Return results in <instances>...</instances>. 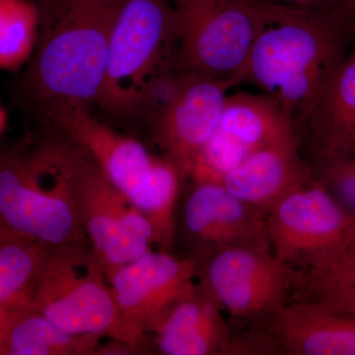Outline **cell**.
<instances>
[{
	"mask_svg": "<svg viewBox=\"0 0 355 355\" xmlns=\"http://www.w3.org/2000/svg\"><path fill=\"white\" fill-rule=\"evenodd\" d=\"M198 286L236 319L260 324L288 303L293 272L270 247L227 248L200 265Z\"/></svg>",
	"mask_w": 355,
	"mask_h": 355,
	"instance_id": "obj_8",
	"label": "cell"
},
{
	"mask_svg": "<svg viewBox=\"0 0 355 355\" xmlns=\"http://www.w3.org/2000/svg\"><path fill=\"white\" fill-rule=\"evenodd\" d=\"M249 154L237 140L217 130L198 154L188 179L191 183L220 184L224 177L241 164Z\"/></svg>",
	"mask_w": 355,
	"mask_h": 355,
	"instance_id": "obj_23",
	"label": "cell"
},
{
	"mask_svg": "<svg viewBox=\"0 0 355 355\" xmlns=\"http://www.w3.org/2000/svg\"><path fill=\"white\" fill-rule=\"evenodd\" d=\"M172 3L181 69L235 86L242 83L261 27L258 0H172Z\"/></svg>",
	"mask_w": 355,
	"mask_h": 355,
	"instance_id": "obj_6",
	"label": "cell"
},
{
	"mask_svg": "<svg viewBox=\"0 0 355 355\" xmlns=\"http://www.w3.org/2000/svg\"><path fill=\"white\" fill-rule=\"evenodd\" d=\"M336 9L340 10L355 27V0H340Z\"/></svg>",
	"mask_w": 355,
	"mask_h": 355,
	"instance_id": "obj_27",
	"label": "cell"
},
{
	"mask_svg": "<svg viewBox=\"0 0 355 355\" xmlns=\"http://www.w3.org/2000/svg\"><path fill=\"white\" fill-rule=\"evenodd\" d=\"M77 207L86 241L108 279L153 250L150 224L95 162L79 181Z\"/></svg>",
	"mask_w": 355,
	"mask_h": 355,
	"instance_id": "obj_11",
	"label": "cell"
},
{
	"mask_svg": "<svg viewBox=\"0 0 355 355\" xmlns=\"http://www.w3.org/2000/svg\"><path fill=\"white\" fill-rule=\"evenodd\" d=\"M33 0H0V69L20 71L29 62L39 35Z\"/></svg>",
	"mask_w": 355,
	"mask_h": 355,
	"instance_id": "obj_22",
	"label": "cell"
},
{
	"mask_svg": "<svg viewBox=\"0 0 355 355\" xmlns=\"http://www.w3.org/2000/svg\"><path fill=\"white\" fill-rule=\"evenodd\" d=\"M53 248L0 234V311L27 304Z\"/></svg>",
	"mask_w": 355,
	"mask_h": 355,
	"instance_id": "obj_21",
	"label": "cell"
},
{
	"mask_svg": "<svg viewBox=\"0 0 355 355\" xmlns=\"http://www.w3.org/2000/svg\"><path fill=\"white\" fill-rule=\"evenodd\" d=\"M220 306L198 286L178 301L149 334L159 354H226L232 334Z\"/></svg>",
	"mask_w": 355,
	"mask_h": 355,
	"instance_id": "obj_16",
	"label": "cell"
},
{
	"mask_svg": "<svg viewBox=\"0 0 355 355\" xmlns=\"http://www.w3.org/2000/svg\"><path fill=\"white\" fill-rule=\"evenodd\" d=\"M234 84L181 71L149 121L148 130L161 156L184 180L220 123L229 89Z\"/></svg>",
	"mask_w": 355,
	"mask_h": 355,
	"instance_id": "obj_10",
	"label": "cell"
},
{
	"mask_svg": "<svg viewBox=\"0 0 355 355\" xmlns=\"http://www.w3.org/2000/svg\"><path fill=\"white\" fill-rule=\"evenodd\" d=\"M100 340L67 333L27 303L6 311L0 355L95 354Z\"/></svg>",
	"mask_w": 355,
	"mask_h": 355,
	"instance_id": "obj_18",
	"label": "cell"
},
{
	"mask_svg": "<svg viewBox=\"0 0 355 355\" xmlns=\"http://www.w3.org/2000/svg\"><path fill=\"white\" fill-rule=\"evenodd\" d=\"M33 1L39 12L38 41L11 84L14 102L35 118L51 105L92 108L123 0Z\"/></svg>",
	"mask_w": 355,
	"mask_h": 355,
	"instance_id": "obj_3",
	"label": "cell"
},
{
	"mask_svg": "<svg viewBox=\"0 0 355 355\" xmlns=\"http://www.w3.org/2000/svg\"><path fill=\"white\" fill-rule=\"evenodd\" d=\"M7 121H8V118H7L6 109L0 104V135L6 130Z\"/></svg>",
	"mask_w": 355,
	"mask_h": 355,
	"instance_id": "obj_29",
	"label": "cell"
},
{
	"mask_svg": "<svg viewBox=\"0 0 355 355\" xmlns=\"http://www.w3.org/2000/svg\"><path fill=\"white\" fill-rule=\"evenodd\" d=\"M191 184L184 205V229L193 246L190 256L200 265L227 248L270 247L265 214L236 198L222 184Z\"/></svg>",
	"mask_w": 355,
	"mask_h": 355,
	"instance_id": "obj_12",
	"label": "cell"
},
{
	"mask_svg": "<svg viewBox=\"0 0 355 355\" xmlns=\"http://www.w3.org/2000/svg\"><path fill=\"white\" fill-rule=\"evenodd\" d=\"M275 258L294 272L333 265L355 237V216L314 178L279 200L266 216Z\"/></svg>",
	"mask_w": 355,
	"mask_h": 355,
	"instance_id": "obj_7",
	"label": "cell"
},
{
	"mask_svg": "<svg viewBox=\"0 0 355 355\" xmlns=\"http://www.w3.org/2000/svg\"><path fill=\"white\" fill-rule=\"evenodd\" d=\"M270 3L307 7V8H338L340 0H261Z\"/></svg>",
	"mask_w": 355,
	"mask_h": 355,
	"instance_id": "obj_26",
	"label": "cell"
},
{
	"mask_svg": "<svg viewBox=\"0 0 355 355\" xmlns=\"http://www.w3.org/2000/svg\"><path fill=\"white\" fill-rule=\"evenodd\" d=\"M309 163L318 181L355 216V148Z\"/></svg>",
	"mask_w": 355,
	"mask_h": 355,
	"instance_id": "obj_24",
	"label": "cell"
},
{
	"mask_svg": "<svg viewBox=\"0 0 355 355\" xmlns=\"http://www.w3.org/2000/svg\"><path fill=\"white\" fill-rule=\"evenodd\" d=\"M320 272L331 282L355 288V249L347 247L338 261Z\"/></svg>",
	"mask_w": 355,
	"mask_h": 355,
	"instance_id": "obj_25",
	"label": "cell"
},
{
	"mask_svg": "<svg viewBox=\"0 0 355 355\" xmlns=\"http://www.w3.org/2000/svg\"><path fill=\"white\" fill-rule=\"evenodd\" d=\"M83 147L110 180L130 200L148 176L157 156L139 140L98 120L78 105H51L36 116Z\"/></svg>",
	"mask_w": 355,
	"mask_h": 355,
	"instance_id": "obj_13",
	"label": "cell"
},
{
	"mask_svg": "<svg viewBox=\"0 0 355 355\" xmlns=\"http://www.w3.org/2000/svg\"><path fill=\"white\" fill-rule=\"evenodd\" d=\"M349 246L352 248H354V249H355V237H354V239L352 240V243H350Z\"/></svg>",
	"mask_w": 355,
	"mask_h": 355,
	"instance_id": "obj_30",
	"label": "cell"
},
{
	"mask_svg": "<svg viewBox=\"0 0 355 355\" xmlns=\"http://www.w3.org/2000/svg\"><path fill=\"white\" fill-rule=\"evenodd\" d=\"M200 268L193 257L153 249L109 277L128 349H141L161 318L196 291Z\"/></svg>",
	"mask_w": 355,
	"mask_h": 355,
	"instance_id": "obj_9",
	"label": "cell"
},
{
	"mask_svg": "<svg viewBox=\"0 0 355 355\" xmlns=\"http://www.w3.org/2000/svg\"><path fill=\"white\" fill-rule=\"evenodd\" d=\"M314 178L294 137L250 153L220 184L266 216L273 205Z\"/></svg>",
	"mask_w": 355,
	"mask_h": 355,
	"instance_id": "obj_14",
	"label": "cell"
},
{
	"mask_svg": "<svg viewBox=\"0 0 355 355\" xmlns=\"http://www.w3.org/2000/svg\"><path fill=\"white\" fill-rule=\"evenodd\" d=\"M253 327L272 338L280 354L355 355V315L323 306L289 301Z\"/></svg>",
	"mask_w": 355,
	"mask_h": 355,
	"instance_id": "obj_15",
	"label": "cell"
},
{
	"mask_svg": "<svg viewBox=\"0 0 355 355\" xmlns=\"http://www.w3.org/2000/svg\"><path fill=\"white\" fill-rule=\"evenodd\" d=\"M181 71L172 0H123L94 106L118 123L148 125Z\"/></svg>",
	"mask_w": 355,
	"mask_h": 355,
	"instance_id": "obj_4",
	"label": "cell"
},
{
	"mask_svg": "<svg viewBox=\"0 0 355 355\" xmlns=\"http://www.w3.org/2000/svg\"><path fill=\"white\" fill-rule=\"evenodd\" d=\"M297 137L307 146L311 161L355 148V46L299 128Z\"/></svg>",
	"mask_w": 355,
	"mask_h": 355,
	"instance_id": "obj_17",
	"label": "cell"
},
{
	"mask_svg": "<svg viewBox=\"0 0 355 355\" xmlns=\"http://www.w3.org/2000/svg\"><path fill=\"white\" fill-rule=\"evenodd\" d=\"M258 2L261 27L242 83L275 100L297 133L347 57L355 27L336 8Z\"/></svg>",
	"mask_w": 355,
	"mask_h": 355,
	"instance_id": "obj_1",
	"label": "cell"
},
{
	"mask_svg": "<svg viewBox=\"0 0 355 355\" xmlns=\"http://www.w3.org/2000/svg\"><path fill=\"white\" fill-rule=\"evenodd\" d=\"M28 304L67 333L109 336L125 347L108 277L88 245L53 248Z\"/></svg>",
	"mask_w": 355,
	"mask_h": 355,
	"instance_id": "obj_5",
	"label": "cell"
},
{
	"mask_svg": "<svg viewBox=\"0 0 355 355\" xmlns=\"http://www.w3.org/2000/svg\"><path fill=\"white\" fill-rule=\"evenodd\" d=\"M218 130L237 140L250 153L297 137L291 119L275 100L244 91L226 98Z\"/></svg>",
	"mask_w": 355,
	"mask_h": 355,
	"instance_id": "obj_19",
	"label": "cell"
},
{
	"mask_svg": "<svg viewBox=\"0 0 355 355\" xmlns=\"http://www.w3.org/2000/svg\"><path fill=\"white\" fill-rule=\"evenodd\" d=\"M183 177L171 162L157 156L146 181L130 202L141 212L153 230L154 245L172 252L176 237V209Z\"/></svg>",
	"mask_w": 355,
	"mask_h": 355,
	"instance_id": "obj_20",
	"label": "cell"
},
{
	"mask_svg": "<svg viewBox=\"0 0 355 355\" xmlns=\"http://www.w3.org/2000/svg\"><path fill=\"white\" fill-rule=\"evenodd\" d=\"M93 162L67 135L39 121L37 130L0 153V234L51 248L88 245L77 191Z\"/></svg>",
	"mask_w": 355,
	"mask_h": 355,
	"instance_id": "obj_2",
	"label": "cell"
},
{
	"mask_svg": "<svg viewBox=\"0 0 355 355\" xmlns=\"http://www.w3.org/2000/svg\"><path fill=\"white\" fill-rule=\"evenodd\" d=\"M6 311H0V352L3 342L4 329H6Z\"/></svg>",
	"mask_w": 355,
	"mask_h": 355,
	"instance_id": "obj_28",
	"label": "cell"
}]
</instances>
